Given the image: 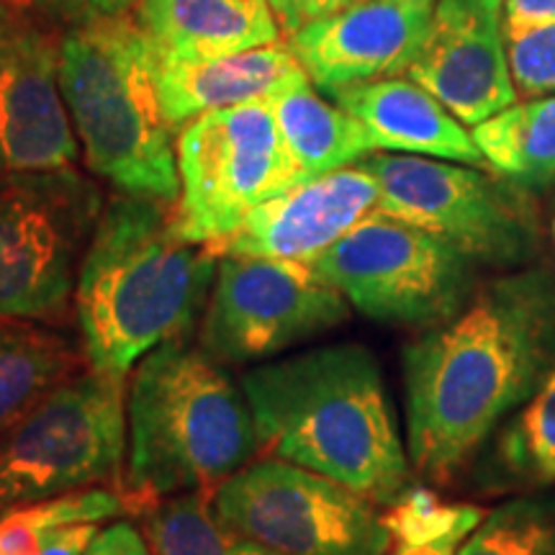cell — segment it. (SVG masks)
<instances>
[{
  "mask_svg": "<svg viewBox=\"0 0 555 555\" xmlns=\"http://www.w3.org/2000/svg\"><path fill=\"white\" fill-rule=\"evenodd\" d=\"M409 463L450 483L499 422L555 367V273L530 268L486 283L455 319L404 347Z\"/></svg>",
  "mask_w": 555,
  "mask_h": 555,
  "instance_id": "6da1fadb",
  "label": "cell"
},
{
  "mask_svg": "<svg viewBox=\"0 0 555 555\" xmlns=\"http://www.w3.org/2000/svg\"><path fill=\"white\" fill-rule=\"evenodd\" d=\"M258 448L391 504L409 486V453L378 360L363 345L314 347L242 378Z\"/></svg>",
  "mask_w": 555,
  "mask_h": 555,
  "instance_id": "7a4b0ae2",
  "label": "cell"
},
{
  "mask_svg": "<svg viewBox=\"0 0 555 555\" xmlns=\"http://www.w3.org/2000/svg\"><path fill=\"white\" fill-rule=\"evenodd\" d=\"M211 245L185 242L165 201L114 198L80 262L75 309L93 371L127 376L193 327L217 278Z\"/></svg>",
  "mask_w": 555,
  "mask_h": 555,
  "instance_id": "3957f363",
  "label": "cell"
},
{
  "mask_svg": "<svg viewBox=\"0 0 555 555\" xmlns=\"http://www.w3.org/2000/svg\"><path fill=\"white\" fill-rule=\"evenodd\" d=\"M129 463L121 494L147 515L165 496L217 491L258 450L253 412L204 347L183 339L142 358L127 401Z\"/></svg>",
  "mask_w": 555,
  "mask_h": 555,
  "instance_id": "277c9868",
  "label": "cell"
},
{
  "mask_svg": "<svg viewBox=\"0 0 555 555\" xmlns=\"http://www.w3.org/2000/svg\"><path fill=\"white\" fill-rule=\"evenodd\" d=\"M60 88L88 168L121 193L180 196L172 127L157 90V50L129 13L75 24L60 41Z\"/></svg>",
  "mask_w": 555,
  "mask_h": 555,
  "instance_id": "5b68a950",
  "label": "cell"
},
{
  "mask_svg": "<svg viewBox=\"0 0 555 555\" xmlns=\"http://www.w3.org/2000/svg\"><path fill=\"white\" fill-rule=\"evenodd\" d=\"M309 266L360 314L397 327H440L476 294L474 260L380 211L358 221Z\"/></svg>",
  "mask_w": 555,
  "mask_h": 555,
  "instance_id": "8992f818",
  "label": "cell"
},
{
  "mask_svg": "<svg viewBox=\"0 0 555 555\" xmlns=\"http://www.w3.org/2000/svg\"><path fill=\"white\" fill-rule=\"evenodd\" d=\"M178 176L172 224L196 245L229 237L249 211L309 180L268 101L206 111L185 124L178 134Z\"/></svg>",
  "mask_w": 555,
  "mask_h": 555,
  "instance_id": "52a82bcc",
  "label": "cell"
},
{
  "mask_svg": "<svg viewBox=\"0 0 555 555\" xmlns=\"http://www.w3.org/2000/svg\"><path fill=\"white\" fill-rule=\"evenodd\" d=\"M127 427V376L65 380L0 446V512L119 481Z\"/></svg>",
  "mask_w": 555,
  "mask_h": 555,
  "instance_id": "ba28073f",
  "label": "cell"
},
{
  "mask_svg": "<svg viewBox=\"0 0 555 555\" xmlns=\"http://www.w3.org/2000/svg\"><path fill=\"white\" fill-rule=\"evenodd\" d=\"M229 530L278 555H388L376 504L314 470L266 457L214 491Z\"/></svg>",
  "mask_w": 555,
  "mask_h": 555,
  "instance_id": "9c48e42d",
  "label": "cell"
},
{
  "mask_svg": "<svg viewBox=\"0 0 555 555\" xmlns=\"http://www.w3.org/2000/svg\"><path fill=\"white\" fill-rule=\"evenodd\" d=\"M360 165L378 183L376 211L435 234L474 262L522 266L535 255L530 214L481 170L386 152H371Z\"/></svg>",
  "mask_w": 555,
  "mask_h": 555,
  "instance_id": "30bf717a",
  "label": "cell"
},
{
  "mask_svg": "<svg viewBox=\"0 0 555 555\" xmlns=\"http://www.w3.org/2000/svg\"><path fill=\"white\" fill-rule=\"evenodd\" d=\"M99 198L69 170L0 185V324L67 314L75 266Z\"/></svg>",
  "mask_w": 555,
  "mask_h": 555,
  "instance_id": "8fae6325",
  "label": "cell"
},
{
  "mask_svg": "<svg viewBox=\"0 0 555 555\" xmlns=\"http://www.w3.org/2000/svg\"><path fill=\"white\" fill-rule=\"evenodd\" d=\"M347 317V298L309 262L224 255L201 324V347L217 363H255Z\"/></svg>",
  "mask_w": 555,
  "mask_h": 555,
  "instance_id": "7c38bea8",
  "label": "cell"
},
{
  "mask_svg": "<svg viewBox=\"0 0 555 555\" xmlns=\"http://www.w3.org/2000/svg\"><path fill=\"white\" fill-rule=\"evenodd\" d=\"M406 75L466 127L517 103L504 0H437L425 44Z\"/></svg>",
  "mask_w": 555,
  "mask_h": 555,
  "instance_id": "4fadbf2b",
  "label": "cell"
},
{
  "mask_svg": "<svg viewBox=\"0 0 555 555\" xmlns=\"http://www.w3.org/2000/svg\"><path fill=\"white\" fill-rule=\"evenodd\" d=\"M437 0H360L311 21L288 47L311 86L335 90L409 73L425 44Z\"/></svg>",
  "mask_w": 555,
  "mask_h": 555,
  "instance_id": "5bb4252c",
  "label": "cell"
},
{
  "mask_svg": "<svg viewBox=\"0 0 555 555\" xmlns=\"http://www.w3.org/2000/svg\"><path fill=\"white\" fill-rule=\"evenodd\" d=\"M80 155L60 88V47L31 26H11L0 44V170H69Z\"/></svg>",
  "mask_w": 555,
  "mask_h": 555,
  "instance_id": "9a60e30c",
  "label": "cell"
},
{
  "mask_svg": "<svg viewBox=\"0 0 555 555\" xmlns=\"http://www.w3.org/2000/svg\"><path fill=\"white\" fill-rule=\"evenodd\" d=\"M378 206V183L363 165L327 172L266 201L211 249L245 258L311 262Z\"/></svg>",
  "mask_w": 555,
  "mask_h": 555,
  "instance_id": "2e32d148",
  "label": "cell"
},
{
  "mask_svg": "<svg viewBox=\"0 0 555 555\" xmlns=\"http://www.w3.org/2000/svg\"><path fill=\"white\" fill-rule=\"evenodd\" d=\"M330 99L363 124L373 150L448 159L470 168L486 165L466 124L457 121L429 90L412 78L360 82L335 90Z\"/></svg>",
  "mask_w": 555,
  "mask_h": 555,
  "instance_id": "e0dca14e",
  "label": "cell"
},
{
  "mask_svg": "<svg viewBox=\"0 0 555 555\" xmlns=\"http://www.w3.org/2000/svg\"><path fill=\"white\" fill-rule=\"evenodd\" d=\"M301 78H307V73L288 44H268L219 60H176L157 54L159 103L172 131L183 129L206 111L270 101Z\"/></svg>",
  "mask_w": 555,
  "mask_h": 555,
  "instance_id": "ac0fdd59",
  "label": "cell"
},
{
  "mask_svg": "<svg viewBox=\"0 0 555 555\" xmlns=\"http://www.w3.org/2000/svg\"><path fill=\"white\" fill-rule=\"evenodd\" d=\"M134 18L157 54L176 60L232 57L283 37L270 0H139Z\"/></svg>",
  "mask_w": 555,
  "mask_h": 555,
  "instance_id": "d6986e66",
  "label": "cell"
},
{
  "mask_svg": "<svg viewBox=\"0 0 555 555\" xmlns=\"http://www.w3.org/2000/svg\"><path fill=\"white\" fill-rule=\"evenodd\" d=\"M268 103L286 147L309 180L350 168L376 152L363 124L337 103L324 101L309 78L291 82Z\"/></svg>",
  "mask_w": 555,
  "mask_h": 555,
  "instance_id": "ffe728a7",
  "label": "cell"
},
{
  "mask_svg": "<svg viewBox=\"0 0 555 555\" xmlns=\"http://www.w3.org/2000/svg\"><path fill=\"white\" fill-rule=\"evenodd\" d=\"M470 134L486 165L517 189L555 183V93L512 103Z\"/></svg>",
  "mask_w": 555,
  "mask_h": 555,
  "instance_id": "44dd1931",
  "label": "cell"
},
{
  "mask_svg": "<svg viewBox=\"0 0 555 555\" xmlns=\"http://www.w3.org/2000/svg\"><path fill=\"white\" fill-rule=\"evenodd\" d=\"M80 358L60 335L31 324H0V435L73 378Z\"/></svg>",
  "mask_w": 555,
  "mask_h": 555,
  "instance_id": "7402d4cb",
  "label": "cell"
},
{
  "mask_svg": "<svg viewBox=\"0 0 555 555\" xmlns=\"http://www.w3.org/2000/svg\"><path fill=\"white\" fill-rule=\"evenodd\" d=\"M144 535L155 555H278L217 517L214 491L163 499L144 515Z\"/></svg>",
  "mask_w": 555,
  "mask_h": 555,
  "instance_id": "603a6c76",
  "label": "cell"
},
{
  "mask_svg": "<svg viewBox=\"0 0 555 555\" xmlns=\"http://www.w3.org/2000/svg\"><path fill=\"white\" fill-rule=\"evenodd\" d=\"M129 512L127 499L114 489H80L39 499L0 512V555H41L57 527L101 522Z\"/></svg>",
  "mask_w": 555,
  "mask_h": 555,
  "instance_id": "cb8c5ba5",
  "label": "cell"
},
{
  "mask_svg": "<svg viewBox=\"0 0 555 555\" xmlns=\"http://www.w3.org/2000/svg\"><path fill=\"white\" fill-rule=\"evenodd\" d=\"M489 512L476 504H448L427 486H406L386 504L380 522L391 535V547L440 543L446 538H468Z\"/></svg>",
  "mask_w": 555,
  "mask_h": 555,
  "instance_id": "d4e9b609",
  "label": "cell"
},
{
  "mask_svg": "<svg viewBox=\"0 0 555 555\" xmlns=\"http://www.w3.org/2000/svg\"><path fill=\"white\" fill-rule=\"evenodd\" d=\"M457 555H555V502L512 499L483 517Z\"/></svg>",
  "mask_w": 555,
  "mask_h": 555,
  "instance_id": "484cf974",
  "label": "cell"
},
{
  "mask_svg": "<svg viewBox=\"0 0 555 555\" xmlns=\"http://www.w3.org/2000/svg\"><path fill=\"white\" fill-rule=\"evenodd\" d=\"M496 461L532 489L555 483V404L543 391L519 406V414L502 429Z\"/></svg>",
  "mask_w": 555,
  "mask_h": 555,
  "instance_id": "4316f807",
  "label": "cell"
},
{
  "mask_svg": "<svg viewBox=\"0 0 555 555\" xmlns=\"http://www.w3.org/2000/svg\"><path fill=\"white\" fill-rule=\"evenodd\" d=\"M515 88L525 99L555 93V24L504 29Z\"/></svg>",
  "mask_w": 555,
  "mask_h": 555,
  "instance_id": "83f0119b",
  "label": "cell"
},
{
  "mask_svg": "<svg viewBox=\"0 0 555 555\" xmlns=\"http://www.w3.org/2000/svg\"><path fill=\"white\" fill-rule=\"evenodd\" d=\"M352 3H360V0H270L283 37H291V34L311 24V21L343 11Z\"/></svg>",
  "mask_w": 555,
  "mask_h": 555,
  "instance_id": "f1b7e54d",
  "label": "cell"
},
{
  "mask_svg": "<svg viewBox=\"0 0 555 555\" xmlns=\"http://www.w3.org/2000/svg\"><path fill=\"white\" fill-rule=\"evenodd\" d=\"M86 555H152L147 540L137 532L129 522H116L99 530Z\"/></svg>",
  "mask_w": 555,
  "mask_h": 555,
  "instance_id": "f546056e",
  "label": "cell"
},
{
  "mask_svg": "<svg viewBox=\"0 0 555 555\" xmlns=\"http://www.w3.org/2000/svg\"><path fill=\"white\" fill-rule=\"evenodd\" d=\"M555 24V0H504V29Z\"/></svg>",
  "mask_w": 555,
  "mask_h": 555,
  "instance_id": "4dcf8cb0",
  "label": "cell"
},
{
  "mask_svg": "<svg viewBox=\"0 0 555 555\" xmlns=\"http://www.w3.org/2000/svg\"><path fill=\"white\" fill-rule=\"evenodd\" d=\"M95 535H99V522L57 527V530L47 538V545L41 555H86Z\"/></svg>",
  "mask_w": 555,
  "mask_h": 555,
  "instance_id": "1f68e13d",
  "label": "cell"
},
{
  "mask_svg": "<svg viewBox=\"0 0 555 555\" xmlns=\"http://www.w3.org/2000/svg\"><path fill=\"white\" fill-rule=\"evenodd\" d=\"M37 3L52 16L82 24V21L95 18V3L99 0H37Z\"/></svg>",
  "mask_w": 555,
  "mask_h": 555,
  "instance_id": "d6a6232c",
  "label": "cell"
},
{
  "mask_svg": "<svg viewBox=\"0 0 555 555\" xmlns=\"http://www.w3.org/2000/svg\"><path fill=\"white\" fill-rule=\"evenodd\" d=\"M466 538H446L440 543L414 545V547H391V555H457V547Z\"/></svg>",
  "mask_w": 555,
  "mask_h": 555,
  "instance_id": "836d02e7",
  "label": "cell"
},
{
  "mask_svg": "<svg viewBox=\"0 0 555 555\" xmlns=\"http://www.w3.org/2000/svg\"><path fill=\"white\" fill-rule=\"evenodd\" d=\"M137 0H99L95 3V18L99 16H116V13H127Z\"/></svg>",
  "mask_w": 555,
  "mask_h": 555,
  "instance_id": "e575fe53",
  "label": "cell"
},
{
  "mask_svg": "<svg viewBox=\"0 0 555 555\" xmlns=\"http://www.w3.org/2000/svg\"><path fill=\"white\" fill-rule=\"evenodd\" d=\"M11 26H13V21H11V16H9V5L0 3V44H3L5 34L11 31Z\"/></svg>",
  "mask_w": 555,
  "mask_h": 555,
  "instance_id": "d590c367",
  "label": "cell"
},
{
  "mask_svg": "<svg viewBox=\"0 0 555 555\" xmlns=\"http://www.w3.org/2000/svg\"><path fill=\"white\" fill-rule=\"evenodd\" d=\"M540 391H543V393H545V397H547V399H551V401H553V404H555V367H553V371H551V376H547V378H545V384H543V386H540Z\"/></svg>",
  "mask_w": 555,
  "mask_h": 555,
  "instance_id": "8d00e7d4",
  "label": "cell"
},
{
  "mask_svg": "<svg viewBox=\"0 0 555 555\" xmlns=\"http://www.w3.org/2000/svg\"><path fill=\"white\" fill-rule=\"evenodd\" d=\"M0 3L11 5V9H29V5L37 3V0H0Z\"/></svg>",
  "mask_w": 555,
  "mask_h": 555,
  "instance_id": "74e56055",
  "label": "cell"
},
{
  "mask_svg": "<svg viewBox=\"0 0 555 555\" xmlns=\"http://www.w3.org/2000/svg\"><path fill=\"white\" fill-rule=\"evenodd\" d=\"M553 240H555V221H553Z\"/></svg>",
  "mask_w": 555,
  "mask_h": 555,
  "instance_id": "f35d334b",
  "label": "cell"
}]
</instances>
